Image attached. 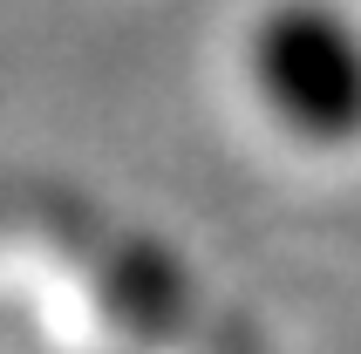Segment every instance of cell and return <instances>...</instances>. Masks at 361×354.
Instances as JSON below:
<instances>
[{
    "label": "cell",
    "mask_w": 361,
    "mask_h": 354,
    "mask_svg": "<svg viewBox=\"0 0 361 354\" xmlns=\"http://www.w3.org/2000/svg\"><path fill=\"white\" fill-rule=\"evenodd\" d=\"M252 82L307 137L361 130V35L334 7H280L252 28Z\"/></svg>",
    "instance_id": "6da1fadb"
}]
</instances>
